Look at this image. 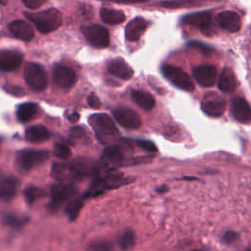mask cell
Masks as SVG:
<instances>
[{
	"instance_id": "obj_1",
	"label": "cell",
	"mask_w": 251,
	"mask_h": 251,
	"mask_svg": "<svg viewBox=\"0 0 251 251\" xmlns=\"http://www.w3.org/2000/svg\"><path fill=\"white\" fill-rule=\"evenodd\" d=\"M88 122L97 139L104 144L112 142L119 136V131L113 120L107 114H93L89 117Z\"/></svg>"
},
{
	"instance_id": "obj_2",
	"label": "cell",
	"mask_w": 251,
	"mask_h": 251,
	"mask_svg": "<svg viewBox=\"0 0 251 251\" xmlns=\"http://www.w3.org/2000/svg\"><path fill=\"white\" fill-rule=\"evenodd\" d=\"M25 16L41 33L52 32L56 30L62 24V15L57 9L54 8L37 13H25Z\"/></svg>"
},
{
	"instance_id": "obj_3",
	"label": "cell",
	"mask_w": 251,
	"mask_h": 251,
	"mask_svg": "<svg viewBox=\"0 0 251 251\" xmlns=\"http://www.w3.org/2000/svg\"><path fill=\"white\" fill-rule=\"evenodd\" d=\"M125 178L123 174L117 171H108L105 175L97 176L93 178L87 192L84 195L85 197H95L98 196L109 189L116 188L125 183Z\"/></svg>"
},
{
	"instance_id": "obj_4",
	"label": "cell",
	"mask_w": 251,
	"mask_h": 251,
	"mask_svg": "<svg viewBox=\"0 0 251 251\" xmlns=\"http://www.w3.org/2000/svg\"><path fill=\"white\" fill-rule=\"evenodd\" d=\"M162 74L167 80L179 89L185 91L194 89V83L189 75L178 67L165 64L162 67Z\"/></svg>"
},
{
	"instance_id": "obj_5",
	"label": "cell",
	"mask_w": 251,
	"mask_h": 251,
	"mask_svg": "<svg viewBox=\"0 0 251 251\" xmlns=\"http://www.w3.org/2000/svg\"><path fill=\"white\" fill-rule=\"evenodd\" d=\"M49 157L46 150L40 149H24L18 152L16 157V164L22 171L27 172L36 166L42 164Z\"/></svg>"
},
{
	"instance_id": "obj_6",
	"label": "cell",
	"mask_w": 251,
	"mask_h": 251,
	"mask_svg": "<svg viewBox=\"0 0 251 251\" xmlns=\"http://www.w3.org/2000/svg\"><path fill=\"white\" fill-rule=\"evenodd\" d=\"M76 189L72 184L59 183L51 188V199L49 209L52 212H57L63 205H66L72 198L75 197Z\"/></svg>"
},
{
	"instance_id": "obj_7",
	"label": "cell",
	"mask_w": 251,
	"mask_h": 251,
	"mask_svg": "<svg viewBox=\"0 0 251 251\" xmlns=\"http://www.w3.org/2000/svg\"><path fill=\"white\" fill-rule=\"evenodd\" d=\"M24 77L26 83L34 90H43L47 87V75L42 68L37 63L29 62L25 65L24 70Z\"/></svg>"
},
{
	"instance_id": "obj_8",
	"label": "cell",
	"mask_w": 251,
	"mask_h": 251,
	"mask_svg": "<svg viewBox=\"0 0 251 251\" xmlns=\"http://www.w3.org/2000/svg\"><path fill=\"white\" fill-rule=\"evenodd\" d=\"M81 31L87 41L95 47L104 48L110 43V34L106 27L98 25L92 24L81 28Z\"/></svg>"
},
{
	"instance_id": "obj_9",
	"label": "cell",
	"mask_w": 251,
	"mask_h": 251,
	"mask_svg": "<svg viewBox=\"0 0 251 251\" xmlns=\"http://www.w3.org/2000/svg\"><path fill=\"white\" fill-rule=\"evenodd\" d=\"M201 109L209 117L217 118L223 115L226 109V101L216 92H208L201 101Z\"/></svg>"
},
{
	"instance_id": "obj_10",
	"label": "cell",
	"mask_w": 251,
	"mask_h": 251,
	"mask_svg": "<svg viewBox=\"0 0 251 251\" xmlns=\"http://www.w3.org/2000/svg\"><path fill=\"white\" fill-rule=\"evenodd\" d=\"M192 75L195 81L203 87L213 86L218 79L217 69L213 65H200L194 67Z\"/></svg>"
},
{
	"instance_id": "obj_11",
	"label": "cell",
	"mask_w": 251,
	"mask_h": 251,
	"mask_svg": "<svg viewBox=\"0 0 251 251\" xmlns=\"http://www.w3.org/2000/svg\"><path fill=\"white\" fill-rule=\"evenodd\" d=\"M116 121L126 129H136L141 126L140 117L131 109L118 107L113 111Z\"/></svg>"
},
{
	"instance_id": "obj_12",
	"label": "cell",
	"mask_w": 251,
	"mask_h": 251,
	"mask_svg": "<svg viewBox=\"0 0 251 251\" xmlns=\"http://www.w3.org/2000/svg\"><path fill=\"white\" fill-rule=\"evenodd\" d=\"M182 23L199 28L204 34L212 33V16L209 12H197L186 15L182 18Z\"/></svg>"
},
{
	"instance_id": "obj_13",
	"label": "cell",
	"mask_w": 251,
	"mask_h": 251,
	"mask_svg": "<svg viewBox=\"0 0 251 251\" xmlns=\"http://www.w3.org/2000/svg\"><path fill=\"white\" fill-rule=\"evenodd\" d=\"M53 80L62 89H70L76 81L75 71L65 65H56L53 71Z\"/></svg>"
},
{
	"instance_id": "obj_14",
	"label": "cell",
	"mask_w": 251,
	"mask_h": 251,
	"mask_svg": "<svg viewBox=\"0 0 251 251\" xmlns=\"http://www.w3.org/2000/svg\"><path fill=\"white\" fill-rule=\"evenodd\" d=\"M218 25L225 30L229 32H236L241 27V21L239 16L232 11H224L216 17Z\"/></svg>"
},
{
	"instance_id": "obj_15",
	"label": "cell",
	"mask_w": 251,
	"mask_h": 251,
	"mask_svg": "<svg viewBox=\"0 0 251 251\" xmlns=\"http://www.w3.org/2000/svg\"><path fill=\"white\" fill-rule=\"evenodd\" d=\"M9 29L12 34L24 41H30L34 37L33 27L29 23L24 20H15L9 24Z\"/></svg>"
},
{
	"instance_id": "obj_16",
	"label": "cell",
	"mask_w": 251,
	"mask_h": 251,
	"mask_svg": "<svg viewBox=\"0 0 251 251\" xmlns=\"http://www.w3.org/2000/svg\"><path fill=\"white\" fill-rule=\"evenodd\" d=\"M230 110L232 117L240 123H247L251 118L250 107L242 97L235 96L232 98Z\"/></svg>"
},
{
	"instance_id": "obj_17",
	"label": "cell",
	"mask_w": 251,
	"mask_h": 251,
	"mask_svg": "<svg viewBox=\"0 0 251 251\" xmlns=\"http://www.w3.org/2000/svg\"><path fill=\"white\" fill-rule=\"evenodd\" d=\"M23 62V56L18 51L0 50V70L11 72L18 69Z\"/></svg>"
},
{
	"instance_id": "obj_18",
	"label": "cell",
	"mask_w": 251,
	"mask_h": 251,
	"mask_svg": "<svg viewBox=\"0 0 251 251\" xmlns=\"http://www.w3.org/2000/svg\"><path fill=\"white\" fill-rule=\"evenodd\" d=\"M147 25H148L147 21L142 17H136L132 19L126 26V29H125L126 38L129 41L138 40L146 30Z\"/></svg>"
},
{
	"instance_id": "obj_19",
	"label": "cell",
	"mask_w": 251,
	"mask_h": 251,
	"mask_svg": "<svg viewBox=\"0 0 251 251\" xmlns=\"http://www.w3.org/2000/svg\"><path fill=\"white\" fill-rule=\"evenodd\" d=\"M108 71L111 75L123 80H128L133 75L132 68L123 59H114L110 61L108 64Z\"/></svg>"
},
{
	"instance_id": "obj_20",
	"label": "cell",
	"mask_w": 251,
	"mask_h": 251,
	"mask_svg": "<svg viewBox=\"0 0 251 251\" xmlns=\"http://www.w3.org/2000/svg\"><path fill=\"white\" fill-rule=\"evenodd\" d=\"M18 180L10 176L0 175V199L11 200L17 193Z\"/></svg>"
},
{
	"instance_id": "obj_21",
	"label": "cell",
	"mask_w": 251,
	"mask_h": 251,
	"mask_svg": "<svg viewBox=\"0 0 251 251\" xmlns=\"http://www.w3.org/2000/svg\"><path fill=\"white\" fill-rule=\"evenodd\" d=\"M218 87L223 92H230L236 87V78L233 72L229 68H224L219 79Z\"/></svg>"
},
{
	"instance_id": "obj_22",
	"label": "cell",
	"mask_w": 251,
	"mask_h": 251,
	"mask_svg": "<svg viewBox=\"0 0 251 251\" xmlns=\"http://www.w3.org/2000/svg\"><path fill=\"white\" fill-rule=\"evenodd\" d=\"M51 136L50 131L41 125H35L28 127L25 131V139L29 142H42L49 139Z\"/></svg>"
},
{
	"instance_id": "obj_23",
	"label": "cell",
	"mask_w": 251,
	"mask_h": 251,
	"mask_svg": "<svg viewBox=\"0 0 251 251\" xmlns=\"http://www.w3.org/2000/svg\"><path fill=\"white\" fill-rule=\"evenodd\" d=\"M131 97L132 100L145 111L152 110L156 103L153 95L141 90H133L131 93Z\"/></svg>"
},
{
	"instance_id": "obj_24",
	"label": "cell",
	"mask_w": 251,
	"mask_h": 251,
	"mask_svg": "<svg viewBox=\"0 0 251 251\" xmlns=\"http://www.w3.org/2000/svg\"><path fill=\"white\" fill-rule=\"evenodd\" d=\"M100 18L106 24L117 25L123 23L126 20V15L121 10L102 8L100 10Z\"/></svg>"
},
{
	"instance_id": "obj_25",
	"label": "cell",
	"mask_w": 251,
	"mask_h": 251,
	"mask_svg": "<svg viewBox=\"0 0 251 251\" xmlns=\"http://www.w3.org/2000/svg\"><path fill=\"white\" fill-rule=\"evenodd\" d=\"M123 150L119 145H108L103 150V159L110 164H120L123 161Z\"/></svg>"
},
{
	"instance_id": "obj_26",
	"label": "cell",
	"mask_w": 251,
	"mask_h": 251,
	"mask_svg": "<svg viewBox=\"0 0 251 251\" xmlns=\"http://www.w3.org/2000/svg\"><path fill=\"white\" fill-rule=\"evenodd\" d=\"M38 107L34 103H24L17 109V118L21 122H27L35 117L37 114Z\"/></svg>"
},
{
	"instance_id": "obj_27",
	"label": "cell",
	"mask_w": 251,
	"mask_h": 251,
	"mask_svg": "<svg viewBox=\"0 0 251 251\" xmlns=\"http://www.w3.org/2000/svg\"><path fill=\"white\" fill-rule=\"evenodd\" d=\"M83 199L80 197H74L72 198L65 206V212L68 215L69 219L74 221L77 218L82 206H83Z\"/></svg>"
},
{
	"instance_id": "obj_28",
	"label": "cell",
	"mask_w": 251,
	"mask_h": 251,
	"mask_svg": "<svg viewBox=\"0 0 251 251\" xmlns=\"http://www.w3.org/2000/svg\"><path fill=\"white\" fill-rule=\"evenodd\" d=\"M25 199L28 205H32L38 198L44 195V191L41 188H38L33 185L27 186L24 191Z\"/></svg>"
},
{
	"instance_id": "obj_29",
	"label": "cell",
	"mask_w": 251,
	"mask_h": 251,
	"mask_svg": "<svg viewBox=\"0 0 251 251\" xmlns=\"http://www.w3.org/2000/svg\"><path fill=\"white\" fill-rule=\"evenodd\" d=\"M201 0H166L160 2V6L164 8L176 9V8H183L195 5V3H199Z\"/></svg>"
},
{
	"instance_id": "obj_30",
	"label": "cell",
	"mask_w": 251,
	"mask_h": 251,
	"mask_svg": "<svg viewBox=\"0 0 251 251\" xmlns=\"http://www.w3.org/2000/svg\"><path fill=\"white\" fill-rule=\"evenodd\" d=\"M135 242H136L135 233L130 229L125 231L120 237V246L124 250L131 249L135 245Z\"/></svg>"
},
{
	"instance_id": "obj_31",
	"label": "cell",
	"mask_w": 251,
	"mask_h": 251,
	"mask_svg": "<svg viewBox=\"0 0 251 251\" xmlns=\"http://www.w3.org/2000/svg\"><path fill=\"white\" fill-rule=\"evenodd\" d=\"M4 222L10 227L18 229L25 226V224L27 222V219H25L24 217H19V216L13 215V214H9V215L5 216Z\"/></svg>"
},
{
	"instance_id": "obj_32",
	"label": "cell",
	"mask_w": 251,
	"mask_h": 251,
	"mask_svg": "<svg viewBox=\"0 0 251 251\" xmlns=\"http://www.w3.org/2000/svg\"><path fill=\"white\" fill-rule=\"evenodd\" d=\"M54 151H55V155L62 160L68 159L72 154L70 147L64 143H57L54 147Z\"/></svg>"
},
{
	"instance_id": "obj_33",
	"label": "cell",
	"mask_w": 251,
	"mask_h": 251,
	"mask_svg": "<svg viewBox=\"0 0 251 251\" xmlns=\"http://www.w3.org/2000/svg\"><path fill=\"white\" fill-rule=\"evenodd\" d=\"M70 134L73 138L78 139V140H86L88 138V134L85 131V129L81 126H75L70 130Z\"/></svg>"
},
{
	"instance_id": "obj_34",
	"label": "cell",
	"mask_w": 251,
	"mask_h": 251,
	"mask_svg": "<svg viewBox=\"0 0 251 251\" xmlns=\"http://www.w3.org/2000/svg\"><path fill=\"white\" fill-rule=\"evenodd\" d=\"M88 249L90 251H112V246L109 242L99 241V242L91 243L88 246Z\"/></svg>"
},
{
	"instance_id": "obj_35",
	"label": "cell",
	"mask_w": 251,
	"mask_h": 251,
	"mask_svg": "<svg viewBox=\"0 0 251 251\" xmlns=\"http://www.w3.org/2000/svg\"><path fill=\"white\" fill-rule=\"evenodd\" d=\"M136 144L141 148L143 149L144 151L146 152H149V153H155L157 152V146L155 145L154 142L150 141V140H137L136 141Z\"/></svg>"
},
{
	"instance_id": "obj_36",
	"label": "cell",
	"mask_w": 251,
	"mask_h": 251,
	"mask_svg": "<svg viewBox=\"0 0 251 251\" xmlns=\"http://www.w3.org/2000/svg\"><path fill=\"white\" fill-rule=\"evenodd\" d=\"M222 239L226 244H232L234 241L238 239V233L233 230H228L224 233Z\"/></svg>"
},
{
	"instance_id": "obj_37",
	"label": "cell",
	"mask_w": 251,
	"mask_h": 251,
	"mask_svg": "<svg viewBox=\"0 0 251 251\" xmlns=\"http://www.w3.org/2000/svg\"><path fill=\"white\" fill-rule=\"evenodd\" d=\"M188 45L191 46V47L199 49L201 52H203L205 54H208L213 50L210 46L204 44L203 42H199V41H190V42H188Z\"/></svg>"
},
{
	"instance_id": "obj_38",
	"label": "cell",
	"mask_w": 251,
	"mask_h": 251,
	"mask_svg": "<svg viewBox=\"0 0 251 251\" xmlns=\"http://www.w3.org/2000/svg\"><path fill=\"white\" fill-rule=\"evenodd\" d=\"M22 1L27 8L31 10L41 7L46 2V0H22Z\"/></svg>"
},
{
	"instance_id": "obj_39",
	"label": "cell",
	"mask_w": 251,
	"mask_h": 251,
	"mask_svg": "<svg viewBox=\"0 0 251 251\" xmlns=\"http://www.w3.org/2000/svg\"><path fill=\"white\" fill-rule=\"evenodd\" d=\"M87 104L91 107V108H99L101 106V102L99 100V98L94 94V93H90L87 97Z\"/></svg>"
},
{
	"instance_id": "obj_40",
	"label": "cell",
	"mask_w": 251,
	"mask_h": 251,
	"mask_svg": "<svg viewBox=\"0 0 251 251\" xmlns=\"http://www.w3.org/2000/svg\"><path fill=\"white\" fill-rule=\"evenodd\" d=\"M100 1H107V2H114V3H119V4H138V3H144L147 2L148 0H100Z\"/></svg>"
},
{
	"instance_id": "obj_41",
	"label": "cell",
	"mask_w": 251,
	"mask_h": 251,
	"mask_svg": "<svg viewBox=\"0 0 251 251\" xmlns=\"http://www.w3.org/2000/svg\"><path fill=\"white\" fill-rule=\"evenodd\" d=\"M78 119H79V114L76 113V112L72 113V114L69 116V120L72 121V122H76Z\"/></svg>"
},
{
	"instance_id": "obj_42",
	"label": "cell",
	"mask_w": 251,
	"mask_h": 251,
	"mask_svg": "<svg viewBox=\"0 0 251 251\" xmlns=\"http://www.w3.org/2000/svg\"><path fill=\"white\" fill-rule=\"evenodd\" d=\"M6 3H7V0H0V4L6 5Z\"/></svg>"
},
{
	"instance_id": "obj_43",
	"label": "cell",
	"mask_w": 251,
	"mask_h": 251,
	"mask_svg": "<svg viewBox=\"0 0 251 251\" xmlns=\"http://www.w3.org/2000/svg\"><path fill=\"white\" fill-rule=\"evenodd\" d=\"M192 251H204V250H202V249H194Z\"/></svg>"
},
{
	"instance_id": "obj_44",
	"label": "cell",
	"mask_w": 251,
	"mask_h": 251,
	"mask_svg": "<svg viewBox=\"0 0 251 251\" xmlns=\"http://www.w3.org/2000/svg\"><path fill=\"white\" fill-rule=\"evenodd\" d=\"M246 251H251V247H249V248H247V250Z\"/></svg>"
}]
</instances>
